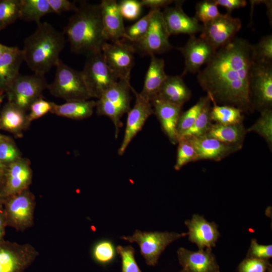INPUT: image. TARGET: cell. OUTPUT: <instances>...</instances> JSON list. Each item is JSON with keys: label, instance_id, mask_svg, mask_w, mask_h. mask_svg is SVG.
Here are the masks:
<instances>
[{"label": "cell", "instance_id": "cell-1", "mask_svg": "<svg viewBox=\"0 0 272 272\" xmlns=\"http://www.w3.org/2000/svg\"><path fill=\"white\" fill-rule=\"evenodd\" d=\"M254 60L253 45L235 37L218 49L206 66L198 73L197 81L218 104L251 112L250 71Z\"/></svg>", "mask_w": 272, "mask_h": 272}, {"label": "cell", "instance_id": "cell-2", "mask_svg": "<svg viewBox=\"0 0 272 272\" xmlns=\"http://www.w3.org/2000/svg\"><path fill=\"white\" fill-rule=\"evenodd\" d=\"M71 51L86 55L101 51L106 42L99 5L81 4L64 29Z\"/></svg>", "mask_w": 272, "mask_h": 272}, {"label": "cell", "instance_id": "cell-3", "mask_svg": "<svg viewBox=\"0 0 272 272\" xmlns=\"http://www.w3.org/2000/svg\"><path fill=\"white\" fill-rule=\"evenodd\" d=\"M65 44L63 33L48 22H40L34 32L25 38L23 60L35 74L44 75L60 59Z\"/></svg>", "mask_w": 272, "mask_h": 272}, {"label": "cell", "instance_id": "cell-4", "mask_svg": "<svg viewBox=\"0 0 272 272\" xmlns=\"http://www.w3.org/2000/svg\"><path fill=\"white\" fill-rule=\"evenodd\" d=\"M53 81L47 89L54 96L69 101L88 100L92 98L81 71H76L59 59L55 65Z\"/></svg>", "mask_w": 272, "mask_h": 272}, {"label": "cell", "instance_id": "cell-5", "mask_svg": "<svg viewBox=\"0 0 272 272\" xmlns=\"http://www.w3.org/2000/svg\"><path fill=\"white\" fill-rule=\"evenodd\" d=\"M35 195L29 189L4 198L3 209L7 227L23 232L34 225Z\"/></svg>", "mask_w": 272, "mask_h": 272}, {"label": "cell", "instance_id": "cell-6", "mask_svg": "<svg viewBox=\"0 0 272 272\" xmlns=\"http://www.w3.org/2000/svg\"><path fill=\"white\" fill-rule=\"evenodd\" d=\"M48 85L44 75L19 74L5 93L8 102L27 112L35 101L43 97Z\"/></svg>", "mask_w": 272, "mask_h": 272}, {"label": "cell", "instance_id": "cell-7", "mask_svg": "<svg viewBox=\"0 0 272 272\" xmlns=\"http://www.w3.org/2000/svg\"><path fill=\"white\" fill-rule=\"evenodd\" d=\"M86 56L85 66L81 72L91 97L98 99L119 80L107 64L101 51Z\"/></svg>", "mask_w": 272, "mask_h": 272}, {"label": "cell", "instance_id": "cell-8", "mask_svg": "<svg viewBox=\"0 0 272 272\" xmlns=\"http://www.w3.org/2000/svg\"><path fill=\"white\" fill-rule=\"evenodd\" d=\"M187 235V233L142 232L136 230L131 236H122L120 238L131 243H137L147 264L155 266L168 245Z\"/></svg>", "mask_w": 272, "mask_h": 272}, {"label": "cell", "instance_id": "cell-9", "mask_svg": "<svg viewBox=\"0 0 272 272\" xmlns=\"http://www.w3.org/2000/svg\"><path fill=\"white\" fill-rule=\"evenodd\" d=\"M249 88L253 109H271L272 63L254 60L251 68Z\"/></svg>", "mask_w": 272, "mask_h": 272}, {"label": "cell", "instance_id": "cell-10", "mask_svg": "<svg viewBox=\"0 0 272 272\" xmlns=\"http://www.w3.org/2000/svg\"><path fill=\"white\" fill-rule=\"evenodd\" d=\"M39 254L30 244L5 240L0 243V272H24Z\"/></svg>", "mask_w": 272, "mask_h": 272}, {"label": "cell", "instance_id": "cell-11", "mask_svg": "<svg viewBox=\"0 0 272 272\" xmlns=\"http://www.w3.org/2000/svg\"><path fill=\"white\" fill-rule=\"evenodd\" d=\"M123 40L105 42L101 51L107 64L118 80L129 82L135 50L133 45Z\"/></svg>", "mask_w": 272, "mask_h": 272}, {"label": "cell", "instance_id": "cell-12", "mask_svg": "<svg viewBox=\"0 0 272 272\" xmlns=\"http://www.w3.org/2000/svg\"><path fill=\"white\" fill-rule=\"evenodd\" d=\"M162 11L156 10L149 27L143 37L133 45L135 50L144 54L155 55L171 50L173 47L169 41L170 36Z\"/></svg>", "mask_w": 272, "mask_h": 272}, {"label": "cell", "instance_id": "cell-13", "mask_svg": "<svg viewBox=\"0 0 272 272\" xmlns=\"http://www.w3.org/2000/svg\"><path fill=\"white\" fill-rule=\"evenodd\" d=\"M202 25L199 37L207 41L217 50L235 38L242 27V22L240 19L226 13Z\"/></svg>", "mask_w": 272, "mask_h": 272}, {"label": "cell", "instance_id": "cell-14", "mask_svg": "<svg viewBox=\"0 0 272 272\" xmlns=\"http://www.w3.org/2000/svg\"><path fill=\"white\" fill-rule=\"evenodd\" d=\"M131 90L135 96L134 104L127 112L125 132L123 140L118 150V154L122 156L133 138L141 130L146 121L153 114L151 102L144 99L131 87Z\"/></svg>", "mask_w": 272, "mask_h": 272}, {"label": "cell", "instance_id": "cell-15", "mask_svg": "<svg viewBox=\"0 0 272 272\" xmlns=\"http://www.w3.org/2000/svg\"><path fill=\"white\" fill-rule=\"evenodd\" d=\"M179 49L184 59L185 68L182 77L188 73H198L201 66L211 60L217 50L207 41L195 35L190 36L185 45Z\"/></svg>", "mask_w": 272, "mask_h": 272}, {"label": "cell", "instance_id": "cell-16", "mask_svg": "<svg viewBox=\"0 0 272 272\" xmlns=\"http://www.w3.org/2000/svg\"><path fill=\"white\" fill-rule=\"evenodd\" d=\"M32 176L30 163L26 159L21 158L8 165L3 177L4 198L28 189Z\"/></svg>", "mask_w": 272, "mask_h": 272}, {"label": "cell", "instance_id": "cell-17", "mask_svg": "<svg viewBox=\"0 0 272 272\" xmlns=\"http://www.w3.org/2000/svg\"><path fill=\"white\" fill-rule=\"evenodd\" d=\"M174 6H167L162 12L163 18L170 35L180 34L194 35L200 32L202 25L195 17L186 14L182 9L183 1H176Z\"/></svg>", "mask_w": 272, "mask_h": 272}, {"label": "cell", "instance_id": "cell-18", "mask_svg": "<svg viewBox=\"0 0 272 272\" xmlns=\"http://www.w3.org/2000/svg\"><path fill=\"white\" fill-rule=\"evenodd\" d=\"M187 227L189 240L195 244L198 249L215 247L220 236L218 226L215 222H208L203 216L194 214L190 220L185 221Z\"/></svg>", "mask_w": 272, "mask_h": 272}, {"label": "cell", "instance_id": "cell-19", "mask_svg": "<svg viewBox=\"0 0 272 272\" xmlns=\"http://www.w3.org/2000/svg\"><path fill=\"white\" fill-rule=\"evenodd\" d=\"M179 262L186 272H220L212 248L196 251L180 247L177 250Z\"/></svg>", "mask_w": 272, "mask_h": 272}, {"label": "cell", "instance_id": "cell-20", "mask_svg": "<svg viewBox=\"0 0 272 272\" xmlns=\"http://www.w3.org/2000/svg\"><path fill=\"white\" fill-rule=\"evenodd\" d=\"M103 32L106 41L126 39L125 28L118 6L114 0H103L99 4Z\"/></svg>", "mask_w": 272, "mask_h": 272}, {"label": "cell", "instance_id": "cell-21", "mask_svg": "<svg viewBox=\"0 0 272 272\" xmlns=\"http://www.w3.org/2000/svg\"><path fill=\"white\" fill-rule=\"evenodd\" d=\"M196 152L197 161H219L239 151L242 145H228L206 135L188 138Z\"/></svg>", "mask_w": 272, "mask_h": 272}, {"label": "cell", "instance_id": "cell-22", "mask_svg": "<svg viewBox=\"0 0 272 272\" xmlns=\"http://www.w3.org/2000/svg\"><path fill=\"white\" fill-rule=\"evenodd\" d=\"M154 114L159 120L162 128L172 144H177V124L182 107L155 98L151 101Z\"/></svg>", "mask_w": 272, "mask_h": 272}, {"label": "cell", "instance_id": "cell-23", "mask_svg": "<svg viewBox=\"0 0 272 272\" xmlns=\"http://www.w3.org/2000/svg\"><path fill=\"white\" fill-rule=\"evenodd\" d=\"M191 95V91L181 75L168 76L155 98L182 107Z\"/></svg>", "mask_w": 272, "mask_h": 272}, {"label": "cell", "instance_id": "cell-24", "mask_svg": "<svg viewBox=\"0 0 272 272\" xmlns=\"http://www.w3.org/2000/svg\"><path fill=\"white\" fill-rule=\"evenodd\" d=\"M23 61L22 50L16 46H10L0 57V91L6 92L19 75Z\"/></svg>", "mask_w": 272, "mask_h": 272}, {"label": "cell", "instance_id": "cell-25", "mask_svg": "<svg viewBox=\"0 0 272 272\" xmlns=\"http://www.w3.org/2000/svg\"><path fill=\"white\" fill-rule=\"evenodd\" d=\"M151 61L146 74L143 88L140 95L151 102L156 97L168 75L165 71V61L162 58L151 55Z\"/></svg>", "mask_w": 272, "mask_h": 272}, {"label": "cell", "instance_id": "cell-26", "mask_svg": "<svg viewBox=\"0 0 272 272\" xmlns=\"http://www.w3.org/2000/svg\"><path fill=\"white\" fill-rule=\"evenodd\" d=\"M27 115L26 112L8 102L0 113V129L22 137L29 125Z\"/></svg>", "mask_w": 272, "mask_h": 272}, {"label": "cell", "instance_id": "cell-27", "mask_svg": "<svg viewBox=\"0 0 272 272\" xmlns=\"http://www.w3.org/2000/svg\"><path fill=\"white\" fill-rule=\"evenodd\" d=\"M96 106L94 100L69 101L62 104L52 102L51 112L57 116L74 120H82L92 116Z\"/></svg>", "mask_w": 272, "mask_h": 272}, {"label": "cell", "instance_id": "cell-28", "mask_svg": "<svg viewBox=\"0 0 272 272\" xmlns=\"http://www.w3.org/2000/svg\"><path fill=\"white\" fill-rule=\"evenodd\" d=\"M247 131L242 123L225 125L212 124L205 134L228 145H242Z\"/></svg>", "mask_w": 272, "mask_h": 272}, {"label": "cell", "instance_id": "cell-29", "mask_svg": "<svg viewBox=\"0 0 272 272\" xmlns=\"http://www.w3.org/2000/svg\"><path fill=\"white\" fill-rule=\"evenodd\" d=\"M131 87L129 82L119 80L106 90L100 97L109 101L123 114L127 113L130 109V91Z\"/></svg>", "mask_w": 272, "mask_h": 272}, {"label": "cell", "instance_id": "cell-30", "mask_svg": "<svg viewBox=\"0 0 272 272\" xmlns=\"http://www.w3.org/2000/svg\"><path fill=\"white\" fill-rule=\"evenodd\" d=\"M209 98L213 104L210 113L212 121L225 125L242 123L244 116L240 109L231 105L218 104L212 98Z\"/></svg>", "mask_w": 272, "mask_h": 272}, {"label": "cell", "instance_id": "cell-31", "mask_svg": "<svg viewBox=\"0 0 272 272\" xmlns=\"http://www.w3.org/2000/svg\"><path fill=\"white\" fill-rule=\"evenodd\" d=\"M53 13L47 0H21L20 19L27 22H40L47 14Z\"/></svg>", "mask_w": 272, "mask_h": 272}, {"label": "cell", "instance_id": "cell-32", "mask_svg": "<svg viewBox=\"0 0 272 272\" xmlns=\"http://www.w3.org/2000/svg\"><path fill=\"white\" fill-rule=\"evenodd\" d=\"M211 103V101L209 98L192 126L179 138L200 137L205 135L208 132L212 124L210 116Z\"/></svg>", "mask_w": 272, "mask_h": 272}, {"label": "cell", "instance_id": "cell-33", "mask_svg": "<svg viewBox=\"0 0 272 272\" xmlns=\"http://www.w3.org/2000/svg\"><path fill=\"white\" fill-rule=\"evenodd\" d=\"M209 99L208 95L202 97L189 109L184 112H181L177 127L178 139L192 126Z\"/></svg>", "mask_w": 272, "mask_h": 272}, {"label": "cell", "instance_id": "cell-34", "mask_svg": "<svg viewBox=\"0 0 272 272\" xmlns=\"http://www.w3.org/2000/svg\"><path fill=\"white\" fill-rule=\"evenodd\" d=\"M247 132H255L262 137L271 147L272 145V110L266 109L261 111V114L256 121L246 130Z\"/></svg>", "mask_w": 272, "mask_h": 272}, {"label": "cell", "instance_id": "cell-35", "mask_svg": "<svg viewBox=\"0 0 272 272\" xmlns=\"http://www.w3.org/2000/svg\"><path fill=\"white\" fill-rule=\"evenodd\" d=\"M21 0H0V31L20 19Z\"/></svg>", "mask_w": 272, "mask_h": 272}, {"label": "cell", "instance_id": "cell-36", "mask_svg": "<svg viewBox=\"0 0 272 272\" xmlns=\"http://www.w3.org/2000/svg\"><path fill=\"white\" fill-rule=\"evenodd\" d=\"M96 101V112L98 115H104L108 117L113 122L115 126V137L117 138L119 129L122 123L121 117L122 114L112 103L106 99L100 97Z\"/></svg>", "mask_w": 272, "mask_h": 272}, {"label": "cell", "instance_id": "cell-37", "mask_svg": "<svg viewBox=\"0 0 272 272\" xmlns=\"http://www.w3.org/2000/svg\"><path fill=\"white\" fill-rule=\"evenodd\" d=\"M174 169L178 171L189 162L197 161L194 148L190 140L187 138H179Z\"/></svg>", "mask_w": 272, "mask_h": 272}, {"label": "cell", "instance_id": "cell-38", "mask_svg": "<svg viewBox=\"0 0 272 272\" xmlns=\"http://www.w3.org/2000/svg\"><path fill=\"white\" fill-rule=\"evenodd\" d=\"M156 10H150L146 15L131 25L125 28L126 39L135 43L146 33L154 12Z\"/></svg>", "mask_w": 272, "mask_h": 272}, {"label": "cell", "instance_id": "cell-39", "mask_svg": "<svg viewBox=\"0 0 272 272\" xmlns=\"http://www.w3.org/2000/svg\"><path fill=\"white\" fill-rule=\"evenodd\" d=\"M214 1H202L195 7V18L202 24L208 23L219 17L221 14Z\"/></svg>", "mask_w": 272, "mask_h": 272}, {"label": "cell", "instance_id": "cell-40", "mask_svg": "<svg viewBox=\"0 0 272 272\" xmlns=\"http://www.w3.org/2000/svg\"><path fill=\"white\" fill-rule=\"evenodd\" d=\"M92 255L96 262L106 264L111 262L114 258L115 250L111 242L102 240L97 242L94 246Z\"/></svg>", "mask_w": 272, "mask_h": 272}, {"label": "cell", "instance_id": "cell-41", "mask_svg": "<svg viewBox=\"0 0 272 272\" xmlns=\"http://www.w3.org/2000/svg\"><path fill=\"white\" fill-rule=\"evenodd\" d=\"M254 60L271 63L272 61V35L263 36L255 45H253Z\"/></svg>", "mask_w": 272, "mask_h": 272}, {"label": "cell", "instance_id": "cell-42", "mask_svg": "<svg viewBox=\"0 0 272 272\" xmlns=\"http://www.w3.org/2000/svg\"><path fill=\"white\" fill-rule=\"evenodd\" d=\"M116 251L121 258V272H142L135 260L134 248L131 246H118Z\"/></svg>", "mask_w": 272, "mask_h": 272}, {"label": "cell", "instance_id": "cell-43", "mask_svg": "<svg viewBox=\"0 0 272 272\" xmlns=\"http://www.w3.org/2000/svg\"><path fill=\"white\" fill-rule=\"evenodd\" d=\"M20 152L10 139L0 143V162L6 166L21 158Z\"/></svg>", "mask_w": 272, "mask_h": 272}, {"label": "cell", "instance_id": "cell-44", "mask_svg": "<svg viewBox=\"0 0 272 272\" xmlns=\"http://www.w3.org/2000/svg\"><path fill=\"white\" fill-rule=\"evenodd\" d=\"M117 3L120 13L123 19L134 20L141 15L143 6L140 1L122 0Z\"/></svg>", "mask_w": 272, "mask_h": 272}, {"label": "cell", "instance_id": "cell-45", "mask_svg": "<svg viewBox=\"0 0 272 272\" xmlns=\"http://www.w3.org/2000/svg\"><path fill=\"white\" fill-rule=\"evenodd\" d=\"M52 102L44 100L43 97L35 101L30 106L29 112L27 115V121L30 123L36 120L48 112H51Z\"/></svg>", "mask_w": 272, "mask_h": 272}, {"label": "cell", "instance_id": "cell-46", "mask_svg": "<svg viewBox=\"0 0 272 272\" xmlns=\"http://www.w3.org/2000/svg\"><path fill=\"white\" fill-rule=\"evenodd\" d=\"M271 265L267 260L246 257L238 266V272H266Z\"/></svg>", "mask_w": 272, "mask_h": 272}, {"label": "cell", "instance_id": "cell-47", "mask_svg": "<svg viewBox=\"0 0 272 272\" xmlns=\"http://www.w3.org/2000/svg\"><path fill=\"white\" fill-rule=\"evenodd\" d=\"M246 257L268 260L272 257V245L259 244L252 239Z\"/></svg>", "mask_w": 272, "mask_h": 272}, {"label": "cell", "instance_id": "cell-48", "mask_svg": "<svg viewBox=\"0 0 272 272\" xmlns=\"http://www.w3.org/2000/svg\"><path fill=\"white\" fill-rule=\"evenodd\" d=\"M53 12L57 14L67 12H76L78 7L74 3L67 0H47Z\"/></svg>", "mask_w": 272, "mask_h": 272}, {"label": "cell", "instance_id": "cell-49", "mask_svg": "<svg viewBox=\"0 0 272 272\" xmlns=\"http://www.w3.org/2000/svg\"><path fill=\"white\" fill-rule=\"evenodd\" d=\"M217 5L225 8L227 13L230 14L234 10L246 6L247 2L245 0H214Z\"/></svg>", "mask_w": 272, "mask_h": 272}, {"label": "cell", "instance_id": "cell-50", "mask_svg": "<svg viewBox=\"0 0 272 272\" xmlns=\"http://www.w3.org/2000/svg\"><path fill=\"white\" fill-rule=\"evenodd\" d=\"M143 7L150 8L151 10H160L165 8L173 3L171 0H142L140 1Z\"/></svg>", "mask_w": 272, "mask_h": 272}, {"label": "cell", "instance_id": "cell-51", "mask_svg": "<svg viewBox=\"0 0 272 272\" xmlns=\"http://www.w3.org/2000/svg\"><path fill=\"white\" fill-rule=\"evenodd\" d=\"M7 227L3 206L0 207V243L5 240L6 227Z\"/></svg>", "mask_w": 272, "mask_h": 272}, {"label": "cell", "instance_id": "cell-52", "mask_svg": "<svg viewBox=\"0 0 272 272\" xmlns=\"http://www.w3.org/2000/svg\"><path fill=\"white\" fill-rule=\"evenodd\" d=\"M3 186V179H0V207L3 206V202L4 200L2 194Z\"/></svg>", "mask_w": 272, "mask_h": 272}, {"label": "cell", "instance_id": "cell-53", "mask_svg": "<svg viewBox=\"0 0 272 272\" xmlns=\"http://www.w3.org/2000/svg\"><path fill=\"white\" fill-rule=\"evenodd\" d=\"M7 167L0 162V178L2 179H3Z\"/></svg>", "mask_w": 272, "mask_h": 272}, {"label": "cell", "instance_id": "cell-54", "mask_svg": "<svg viewBox=\"0 0 272 272\" xmlns=\"http://www.w3.org/2000/svg\"><path fill=\"white\" fill-rule=\"evenodd\" d=\"M9 47L10 46L4 45L0 43V57L8 50Z\"/></svg>", "mask_w": 272, "mask_h": 272}, {"label": "cell", "instance_id": "cell-55", "mask_svg": "<svg viewBox=\"0 0 272 272\" xmlns=\"http://www.w3.org/2000/svg\"><path fill=\"white\" fill-rule=\"evenodd\" d=\"M10 139H11L9 137H8L7 136H5V135L0 133V143L5 141L9 140Z\"/></svg>", "mask_w": 272, "mask_h": 272}, {"label": "cell", "instance_id": "cell-56", "mask_svg": "<svg viewBox=\"0 0 272 272\" xmlns=\"http://www.w3.org/2000/svg\"><path fill=\"white\" fill-rule=\"evenodd\" d=\"M4 93L5 92L0 91V106L5 97Z\"/></svg>", "mask_w": 272, "mask_h": 272}, {"label": "cell", "instance_id": "cell-57", "mask_svg": "<svg viewBox=\"0 0 272 272\" xmlns=\"http://www.w3.org/2000/svg\"><path fill=\"white\" fill-rule=\"evenodd\" d=\"M266 272H272V266L270 265L268 269L266 270Z\"/></svg>", "mask_w": 272, "mask_h": 272}, {"label": "cell", "instance_id": "cell-58", "mask_svg": "<svg viewBox=\"0 0 272 272\" xmlns=\"http://www.w3.org/2000/svg\"><path fill=\"white\" fill-rule=\"evenodd\" d=\"M180 272H186L184 269H182Z\"/></svg>", "mask_w": 272, "mask_h": 272}, {"label": "cell", "instance_id": "cell-59", "mask_svg": "<svg viewBox=\"0 0 272 272\" xmlns=\"http://www.w3.org/2000/svg\"><path fill=\"white\" fill-rule=\"evenodd\" d=\"M0 179H2V178H0Z\"/></svg>", "mask_w": 272, "mask_h": 272}]
</instances>
